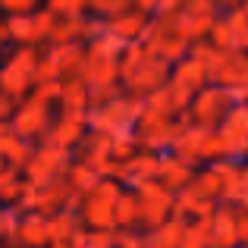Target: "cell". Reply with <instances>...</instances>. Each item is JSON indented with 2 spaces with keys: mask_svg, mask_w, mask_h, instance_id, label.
Masks as SVG:
<instances>
[{
  "mask_svg": "<svg viewBox=\"0 0 248 248\" xmlns=\"http://www.w3.org/2000/svg\"><path fill=\"white\" fill-rule=\"evenodd\" d=\"M126 47V41H120L116 35H110L107 29L101 35H94L91 41H85V54H82V66H79V79L88 85L91 104H101L107 97H113L120 85V54Z\"/></svg>",
  "mask_w": 248,
  "mask_h": 248,
  "instance_id": "obj_1",
  "label": "cell"
},
{
  "mask_svg": "<svg viewBox=\"0 0 248 248\" xmlns=\"http://www.w3.org/2000/svg\"><path fill=\"white\" fill-rule=\"evenodd\" d=\"M170 79V63L148 50L141 41H129L120 54V85L132 94L145 97Z\"/></svg>",
  "mask_w": 248,
  "mask_h": 248,
  "instance_id": "obj_2",
  "label": "cell"
},
{
  "mask_svg": "<svg viewBox=\"0 0 248 248\" xmlns=\"http://www.w3.org/2000/svg\"><path fill=\"white\" fill-rule=\"evenodd\" d=\"M217 204H220V179L211 170V164H204L176 192L173 214L182 220H198V217H211Z\"/></svg>",
  "mask_w": 248,
  "mask_h": 248,
  "instance_id": "obj_3",
  "label": "cell"
},
{
  "mask_svg": "<svg viewBox=\"0 0 248 248\" xmlns=\"http://www.w3.org/2000/svg\"><path fill=\"white\" fill-rule=\"evenodd\" d=\"M141 97L132 94V91L120 88L113 97H107V101L101 104H91L88 107V129H94V132H104V135H116V132H126V129L135 126V120H139L141 113Z\"/></svg>",
  "mask_w": 248,
  "mask_h": 248,
  "instance_id": "obj_4",
  "label": "cell"
},
{
  "mask_svg": "<svg viewBox=\"0 0 248 248\" xmlns=\"http://www.w3.org/2000/svg\"><path fill=\"white\" fill-rule=\"evenodd\" d=\"M139 41L145 44L148 50H154L157 57H164L167 63H176L179 57H186L188 50H192V41H188V35L182 31L179 19H176V10L148 16V25H145Z\"/></svg>",
  "mask_w": 248,
  "mask_h": 248,
  "instance_id": "obj_5",
  "label": "cell"
},
{
  "mask_svg": "<svg viewBox=\"0 0 248 248\" xmlns=\"http://www.w3.org/2000/svg\"><path fill=\"white\" fill-rule=\"evenodd\" d=\"M186 116L188 113H170V110H154L148 104H141V113L132 126L135 139H139V148H148L154 154L170 151V145H173L179 126L186 123Z\"/></svg>",
  "mask_w": 248,
  "mask_h": 248,
  "instance_id": "obj_6",
  "label": "cell"
},
{
  "mask_svg": "<svg viewBox=\"0 0 248 248\" xmlns=\"http://www.w3.org/2000/svg\"><path fill=\"white\" fill-rule=\"evenodd\" d=\"M38 60H41V47H29V44H13L10 57L0 63V91L25 97L38 82Z\"/></svg>",
  "mask_w": 248,
  "mask_h": 248,
  "instance_id": "obj_7",
  "label": "cell"
},
{
  "mask_svg": "<svg viewBox=\"0 0 248 248\" xmlns=\"http://www.w3.org/2000/svg\"><path fill=\"white\" fill-rule=\"evenodd\" d=\"M57 16L47 10V6H38L31 13H6L3 25V41L6 44H29V47H44L50 41V31H54Z\"/></svg>",
  "mask_w": 248,
  "mask_h": 248,
  "instance_id": "obj_8",
  "label": "cell"
},
{
  "mask_svg": "<svg viewBox=\"0 0 248 248\" xmlns=\"http://www.w3.org/2000/svg\"><path fill=\"white\" fill-rule=\"evenodd\" d=\"M123 182L113 176H101L88 195L79 201V217L85 220L88 230H116V201H120Z\"/></svg>",
  "mask_w": 248,
  "mask_h": 248,
  "instance_id": "obj_9",
  "label": "cell"
},
{
  "mask_svg": "<svg viewBox=\"0 0 248 248\" xmlns=\"http://www.w3.org/2000/svg\"><path fill=\"white\" fill-rule=\"evenodd\" d=\"M170 151L179 154L182 160H188L192 167H204V164L220 157V141H217V132L211 126H201V123L186 116V123L179 126Z\"/></svg>",
  "mask_w": 248,
  "mask_h": 248,
  "instance_id": "obj_10",
  "label": "cell"
},
{
  "mask_svg": "<svg viewBox=\"0 0 248 248\" xmlns=\"http://www.w3.org/2000/svg\"><path fill=\"white\" fill-rule=\"evenodd\" d=\"M54 116H57V104L47 101V97H41V94H35V91H29L25 97L16 101V110H13V116H10V126H13V132L22 135V139L41 141L44 135H47Z\"/></svg>",
  "mask_w": 248,
  "mask_h": 248,
  "instance_id": "obj_11",
  "label": "cell"
},
{
  "mask_svg": "<svg viewBox=\"0 0 248 248\" xmlns=\"http://www.w3.org/2000/svg\"><path fill=\"white\" fill-rule=\"evenodd\" d=\"M82 54H85V41L44 44V47H41V60H38V82H54V79L63 82V79L79 76Z\"/></svg>",
  "mask_w": 248,
  "mask_h": 248,
  "instance_id": "obj_12",
  "label": "cell"
},
{
  "mask_svg": "<svg viewBox=\"0 0 248 248\" xmlns=\"http://www.w3.org/2000/svg\"><path fill=\"white\" fill-rule=\"evenodd\" d=\"M69 164H73V148L54 145V141H35V151L22 167V179L31 186H44L66 173Z\"/></svg>",
  "mask_w": 248,
  "mask_h": 248,
  "instance_id": "obj_13",
  "label": "cell"
},
{
  "mask_svg": "<svg viewBox=\"0 0 248 248\" xmlns=\"http://www.w3.org/2000/svg\"><path fill=\"white\" fill-rule=\"evenodd\" d=\"M132 192H135V214H139V232L154 230V226L164 223L167 217H173L176 192H170L164 182L148 179V182H141V186H135Z\"/></svg>",
  "mask_w": 248,
  "mask_h": 248,
  "instance_id": "obj_14",
  "label": "cell"
},
{
  "mask_svg": "<svg viewBox=\"0 0 248 248\" xmlns=\"http://www.w3.org/2000/svg\"><path fill=\"white\" fill-rule=\"evenodd\" d=\"M220 141V157L242 160L248 154V101H236L226 116L214 126Z\"/></svg>",
  "mask_w": 248,
  "mask_h": 248,
  "instance_id": "obj_15",
  "label": "cell"
},
{
  "mask_svg": "<svg viewBox=\"0 0 248 248\" xmlns=\"http://www.w3.org/2000/svg\"><path fill=\"white\" fill-rule=\"evenodd\" d=\"M207 85V73L201 66V60L188 50L186 57H179L176 63H170V79H167V88L173 91V97L179 101L182 110H188L195 91H201Z\"/></svg>",
  "mask_w": 248,
  "mask_h": 248,
  "instance_id": "obj_16",
  "label": "cell"
},
{
  "mask_svg": "<svg viewBox=\"0 0 248 248\" xmlns=\"http://www.w3.org/2000/svg\"><path fill=\"white\" fill-rule=\"evenodd\" d=\"M207 41L223 50H248V16L242 6H226L211 22Z\"/></svg>",
  "mask_w": 248,
  "mask_h": 248,
  "instance_id": "obj_17",
  "label": "cell"
},
{
  "mask_svg": "<svg viewBox=\"0 0 248 248\" xmlns=\"http://www.w3.org/2000/svg\"><path fill=\"white\" fill-rule=\"evenodd\" d=\"M232 94L223 88V85H217V82H207L201 91H195V97H192V104H188V120H195V123H201V126H217L220 120L226 116V110L232 107Z\"/></svg>",
  "mask_w": 248,
  "mask_h": 248,
  "instance_id": "obj_18",
  "label": "cell"
},
{
  "mask_svg": "<svg viewBox=\"0 0 248 248\" xmlns=\"http://www.w3.org/2000/svg\"><path fill=\"white\" fill-rule=\"evenodd\" d=\"M211 82L223 85L232 101H248V50H223Z\"/></svg>",
  "mask_w": 248,
  "mask_h": 248,
  "instance_id": "obj_19",
  "label": "cell"
},
{
  "mask_svg": "<svg viewBox=\"0 0 248 248\" xmlns=\"http://www.w3.org/2000/svg\"><path fill=\"white\" fill-rule=\"evenodd\" d=\"M113 179H120L126 188H135L148 179H157V154L148 151V148H139L135 154H129L126 160H116L113 170H110Z\"/></svg>",
  "mask_w": 248,
  "mask_h": 248,
  "instance_id": "obj_20",
  "label": "cell"
},
{
  "mask_svg": "<svg viewBox=\"0 0 248 248\" xmlns=\"http://www.w3.org/2000/svg\"><path fill=\"white\" fill-rule=\"evenodd\" d=\"M239 217L242 211L226 201L214 207L207 217V236H211V248H239Z\"/></svg>",
  "mask_w": 248,
  "mask_h": 248,
  "instance_id": "obj_21",
  "label": "cell"
},
{
  "mask_svg": "<svg viewBox=\"0 0 248 248\" xmlns=\"http://www.w3.org/2000/svg\"><path fill=\"white\" fill-rule=\"evenodd\" d=\"M73 157L91 164L101 176H110V170H113V148H110V135L94 132V129H85V135L79 139V145L73 148Z\"/></svg>",
  "mask_w": 248,
  "mask_h": 248,
  "instance_id": "obj_22",
  "label": "cell"
},
{
  "mask_svg": "<svg viewBox=\"0 0 248 248\" xmlns=\"http://www.w3.org/2000/svg\"><path fill=\"white\" fill-rule=\"evenodd\" d=\"M47 230H50V245H66V248H82L88 239V226L79 217V211H57L47 217Z\"/></svg>",
  "mask_w": 248,
  "mask_h": 248,
  "instance_id": "obj_23",
  "label": "cell"
},
{
  "mask_svg": "<svg viewBox=\"0 0 248 248\" xmlns=\"http://www.w3.org/2000/svg\"><path fill=\"white\" fill-rule=\"evenodd\" d=\"M88 113H66V110H57L54 123H50L47 135H44L41 141H54V145H63V148H76L79 145V139L85 135V129H88V120H85Z\"/></svg>",
  "mask_w": 248,
  "mask_h": 248,
  "instance_id": "obj_24",
  "label": "cell"
},
{
  "mask_svg": "<svg viewBox=\"0 0 248 248\" xmlns=\"http://www.w3.org/2000/svg\"><path fill=\"white\" fill-rule=\"evenodd\" d=\"M107 22V31L110 35H116L120 41H139L141 38V31H145V25H148V13L141 10V6H126V10H120L116 16H110V19H104Z\"/></svg>",
  "mask_w": 248,
  "mask_h": 248,
  "instance_id": "obj_25",
  "label": "cell"
},
{
  "mask_svg": "<svg viewBox=\"0 0 248 248\" xmlns=\"http://www.w3.org/2000/svg\"><path fill=\"white\" fill-rule=\"evenodd\" d=\"M16 239H19L22 248H44V245H50L47 214H41V211H19Z\"/></svg>",
  "mask_w": 248,
  "mask_h": 248,
  "instance_id": "obj_26",
  "label": "cell"
},
{
  "mask_svg": "<svg viewBox=\"0 0 248 248\" xmlns=\"http://www.w3.org/2000/svg\"><path fill=\"white\" fill-rule=\"evenodd\" d=\"M195 170L198 167H192L188 160H182L179 154H173V151H160L157 154V182H164L170 192H179V188L195 176Z\"/></svg>",
  "mask_w": 248,
  "mask_h": 248,
  "instance_id": "obj_27",
  "label": "cell"
},
{
  "mask_svg": "<svg viewBox=\"0 0 248 248\" xmlns=\"http://www.w3.org/2000/svg\"><path fill=\"white\" fill-rule=\"evenodd\" d=\"M88 107H91L88 85H85L79 76H73V79H63L60 97H57V110H66V113H88Z\"/></svg>",
  "mask_w": 248,
  "mask_h": 248,
  "instance_id": "obj_28",
  "label": "cell"
},
{
  "mask_svg": "<svg viewBox=\"0 0 248 248\" xmlns=\"http://www.w3.org/2000/svg\"><path fill=\"white\" fill-rule=\"evenodd\" d=\"M182 230H186V220L173 214V217H167L164 223H157L154 230H145V239H148L151 248H179Z\"/></svg>",
  "mask_w": 248,
  "mask_h": 248,
  "instance_id": "obj_29",
  "label": "cell"
},
{
  "mask_svg": "<svg viewBox=\"0 0 248 248\" xmlns=\"http://www.w3.org/2000/svg\"><path fill=\"white\" fill-rule=\"evenodd\" d=\"M66 179H69V186H73L76 195H88L91 188L101 182V173H97L91 164H85V160H76V157H73V164H69V170H66Z\"/></svg>",
  "mask_w": 248,
  "mask_h": 248,
  "instance_id": "obj_30",
  "label": "cell"
},
{
  "mask_svg": "<svg viewBox=\"0 0 248 248\" xmlns=\"http://www.w3.org/2000/svg\"><path fill=\"white\" fill-rule=\"evenodd\" d=\"M116 230L120 232H132L139 230V214H135V192L123 186L120 201H116Z\"/></svg>",
  "mask_w": 248,
  "mask_h": 248,
  "instance_id": "obj_31",
  "label": "cell"
},
{
  "mask_svg": "<svg viewBox=\"0 0 248 248\" xmlns=\"http://www.w3.org/2000/svg\"><path fill=\"white\" fill-rule=\"evenodd\" d=\"M179 248H211V236H207V217L186 220V230H182Z\"/></svg>",
  "mask_w": 248,
  "mask_h": 248,
  "instance_id": "obj_32",
  "label": "cell"
},
{
  "mask_svg": "<svg viewBox=\"0 0 248 248\" xmlns=\"http://www.w3.org/2000/svg\"><path fill=\"white\" fill-rule=\"evenodd\" d=\"M179 10L192 13V16H204V19H217L223 3L220 0H179Z\"/></svg>",
  "mask_w": 248,
  "mask_h": 248,
  "instance_id": "obj_33",
  "label": "cell"
},
{
  "mask_svg": "<svg viewBox=\"0 0 248 248\" xmlns=\"http://www.w3.org/2000/svg\"><path fill=\"white\" fill-rule=\"evenodd\" d=\"M44 6L54 16H82V13H88V0H44Z\"/></svg>",
  "mask_w": 248,
  "mask_h": 248,
  "instance_id": "obj_34",
  "label": "cell"
},
{
  "mask_svg": "<svg viewBox=\"0 0 248 248\" xmlns=\"http://www.w3.org/2000/svg\"><path fill=\"white\" fill-rule=\"evenodd\" d=\"M135 0H88V13H94V16L101 19H110L116 16L120 10H126V6H132Z\"/></svg>",
  "mask_w": 248,
  "mask_h": 248,
  "instance_id": "obj_35",
  "label": "cell"
},
{
  "mask_svg": "<svg viewBox=\"0 0 248 248\" xmlns=\"http://www.w3.org/2000/svg\"><path fill=\"white\" fill-rule=\"evenodd\" d=\"M116 239H120V230H88L82 248H116Z\"/></svg>",
  "mask_w": 248,
  "mask_h": 248,
  "instance_id": "obj_36",
  "label": "cell"
},
{
  "mask_svg": "<svg viewBox=\"0 0 248 248\" xmlns=\"http://www.w3.org/2000/svg\"><path fill=\"white\" fill-rule=\"evenodd\" d=\"M135 6H141L148 16H154V13H170V10H176V6H179V0H135Z\"/></svg>",
  "mask_w": 248,
  "mask_h": 248,
  "instance_id": "obj_37",
  "label": "cell"
},
{
  "mask_svg": "<svg viewBox=\"0 0 248 248\" xmlns=\"http://www.w3.org/2000/svg\"><path fill=\"white\" fill-rule=\"evenodd\" d=\"M44 0H0V10L3 13H31L38 10Z\"/></svg>",
  "mask_w": 248,
  "mask_h": 248,
  "instance_id": "obj_38",
  "label": "cell"
},
{
  "mask_svg": "<svg viewBox=\"0 0 248 248\" xmlns=\"http://www.w3.org/2000/svg\"><path fill=\"white\" fill-rule=\"evenodd\" d=\"M116 248H151L145 239V232L132 230V232H120V239H116Z\"/></svg>",
  "mask_w": 248,
  "mask_h": 248,
  "instance_id": "obj_39",
  "label": "cell"
},
{
  "mask_svg": "<svg viewBox=\"0 0 248 248\" xmlns=\"http://www.w3.org/2000/svg\"><path fill=\"white\" fill-rule=\"evenodd\" d=\"M13 110H16V97L6 94V91H0V120H10Z\"/></svg>",
  "mask_w": 248,
  "mask_h": 248,
  "instance_id": "obj_40",
  "label": "cell"
},
{
  "mask_svg": "<svg viewBox=\"0 0 248 248\" xmlns=\"http://www.w3.org/2000/svg\"><path fill=\"white\" fill-rule=\"evenodd\" d=\"M239 248H248V211L239 217Z\"/></svg>",
  "mask_w": 248,
  "mask_h": 248,
  "instance_id": "obj_41",
  "label": "cell"
},
{
  "mask_svg": "<svg viewBox=\"0 0 248 248\" xmlns=\"http://www.w3.org/2000/svg\"><path fill=\"white\" fill-rule=\"evenodd\" d=\"M220 3H223V10H226V6H239L242 0H220Z\"/></svg>",
  "mask_w": 248,
  "mask_h": 248,
  "instance_id": "obj_42",
  "label": "cell"
},
{
  "mask_svg": "<svg viewBox=\"0 0 248 248\" xmlns=\"http://www.w3.org/2000/svg\"><path fill=\"white\" fill-rule=\"evenodd\" d=\"M239 6H242V10H245V16H248V0H242V3H239Z\"/></svg>",
  "mask_w": 248,
  "mask_h": 248,
  "instance_id": "obj_43",
  "label": "cell"
},
{
  "mask_svg": "<svg viewBox=\"0 0 248 248\" xmlns=\"http://www.w3.org/2000/svg\"><path fill=\"white\" fill-rule=\"evenodd\" d=\"M242 167H245V173H248V154H245V157H242Z\"/></svg>",
  "mask_w": 248,
  "mask_h": 248,
  "instance_id": "obj_44",
  "label": "cell"
},
{
  "mask_svg": "<svg viewBox=\"0 0 248 248\" xmlns=\"http://www.w3.org/2000/svg\"><path fill=\"white\" fill-rule=\"evenodd\" d=\"M44 248H66V245H44Z\"/></svg>",
  "mask_w": 248,
  "mask_h": 248,
  "instance_id": "obj_45",
  "label": "cell"
}]
</instances>
